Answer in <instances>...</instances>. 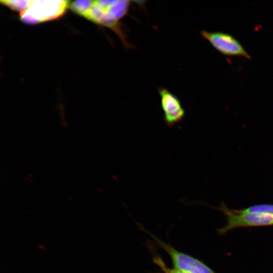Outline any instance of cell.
Instances as JSON below:
<instances>
[{
  "mask_svg": "<svg viewBox=\"0 0 273 273\" xmlns=\"http://www.w3.org/2000/svg\"><path fill=\"white\" fill-rule=\"evenodd\" d=\"M154 261L155 263H156L157 265H158L161 268L164 273H188L174 268L170 269L167 267L164 264V262L159 257L155 258Z\"/></svg>",
  "mask_w": 273,
  "mask_h": 273,
  "instance_id": "cell-8",
  "label": "cell"
},
{
  "mask_svg": "<svg viewBox=\"0 0 273 273\" xmlns=\"http://www.w3.org/2000/svg\"><path fill=\"white\" fill-rule=\"evenodd\" d=\"M201 36L219 53L228 56H242L251 59V56L241 43L233 35L220 31L202 30Z\"/></svg>",
  "mask_w": 273,
  "mask_h": 273,
  "instance_id": "cell-4",
  "label": "cell"
},
{
  "mask_svg": "<svg viewBox=\"0 0 273 273\" xmlns=\"http://www.w3.org/2000/svg\"><path fill=\"white\" fill-rule=\"evenodd\" d=\"M160 104L163 113V119L168 127H172L180 123L184 119L186 112L179 98L167 88H158Z\"/></svg>",
  "mask_w": 273,
  "mask_h": 273,
  "instance_id": "cell-6",
  "label": "cell"
},
{
  "mask_svg": "<svg viewBox=\"0 0 273 273\" xmlns=\"http://www.w3.org/2000/svg\"><path fill=\"white\" fill-rule=\"evenodd\" d=\"M132 1H77L70 4L75 13L107 27L119 37L126 50L133 48L128 42L122 20L128 15Z\"/></svg>",
  "mask_w": 273,
  "mask_h": 273,
  "instance_id": "cell-1",
  "label": "cell"
},
{
  "mask_svg": "<svg viewBox=\"0 0 273 273\" xmlns=\"http://www.w3.org/2000/svg\"><path fill=\"white\" fill-rule=\"evenodd\" d=\"M226 216V223L218 230L220 234H224L233 229L249 226H266L273 224V215L240 212L231 210L223 203L219 208Z\"/></svg>",
  "mask_w": 273,
  "mask_h": 273,
  "instance_id": "cell-3",
  "label": "cell"
},
{
  "mask_svg": "<svg viewBox=\"0 0 273 273\" xmlns=\"http://www.w3.org/2000/svg\"><path fill=\"white\" fill-rule=\"evenodd\" d=\"M152 237L170 256L174 268L188 273H215L201 261L177 251L154 236Z\"/></svg>",
  "mask_w": 273,
  "mask_h": 273,
  "instance_id": "cell-5",
  "label": "cell"
},
{
  "mask_svg": "<svg viewBox=\"0 0 273 273\" xmlns=\"http://www.w3.org/2000/svg\"><path fill=\"white\" fill-rule=\"evenodd\" d=\"M68 1H30L26 8L20 12L25 23L36 24L56 19L62 16L70 6Z\"/></svg>",
  "mask_w": 273,
  "mask_h": 273,
  "instance_id": "cell-2",
  "label": "cell"
},
{
  "mask_svg": "<svg viewBox=\"0 0 273 273\" xmlns=\"http://www.w3.org/2000/svg\"><path fill=\"white\" fill-rule=\"evenodd\" d=\"M238 211L242 213L273 215V205L268 204L255 205Z\"/></svg>",
  "mask_w": 273,
  "mask_h": 273,
  "instance_id": "cell-7",
  "label": "cell"
}]
</instances>
